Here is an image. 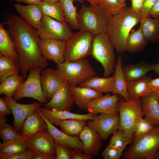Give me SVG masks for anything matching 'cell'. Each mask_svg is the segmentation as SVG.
I'll list each match as a JSON object with an SVG mask.
<instances>
[{
	"mask_svg": "<svg viewBox=\"0 0 159 159\" xmlns=\"http://www.w3.org/2000/svg\"><path fill=\"white\" fill-rule=\"evenodd\" d=\"M12 1H16L19 3L24 2L28 4L38 5L41 0H10Z\"/></svg>",
	"mask_w": 159,
	"mask_h": 159,
	"instance_id": "obj_52",
	"label": "cell"
},
{
	"mask_svg": "<svg viewBox=\"0 0 159 159\" xmlns=\"http://www.w3.org/2000/svg\"><path fill=\"white\" fill-rule=\"evenodd\" d=\"M83 151L77 150L73 149L71 153L72 159H92L93 155H88L82 152Z\"/></svg>",
	"mask_w": 159,
	"mask_h": 159,
	"instance_id": "obj_47",
	"label": "cell"
},
{
	"mask_svg": "<svg viewBox=\"0 0 159 159\" xmlns=\"http://www.w3.org/2000/svg\"><path fill=\"white\" fill-rule=\"evenodd\" d=\"M88 1L90 5H102V0H85Z\"/></svg>",
	"mask_w": 159,
	"mask_h": 159,
	"instance_id": "obj_53",
	"label": "cell"
},
{
	"mask_svg": "<svg viewBox=\"0 0 159 159\" xmlns=\"http://www.w3.org/2000/svg\"><path fill=\"white\" fill-rule=\"evenodd\" d=\"M14 6L21 17L36 30L39 27L43 16L38 5H24L15 3Z\"/></svg>",
	"mask_w": 159,
	"mask_h": 159,
	"instance_id": "obj_23",
	"label": "cell"
},
{
	"mask_svg": "<svg viewBox=\"0 0 159 159\" xmlns=\"http://www.w3.org/2000/svg\"><path fill=\"white\" fill-rule=\"evenodd\" d=\"M77 1L84 3V0H59L64 14L65 21L73 29H80L77 21V6L74 5V2Z\"/></svg>",
	"mask_w": 159,
	"mask_h": 159,
	"instance_id": "obj_33",
	"label": "cell"
},
{
	"mask_svg": "<svg viewBox=\"0 0 159 159\" xmlns=\"http://www.w3.org/2000/svg\"><path fill=\"white\" fill-rule=\"evenodd\" d=\"M150 15L155 19H159V0H157L150 11Z\"/></svg>",
	"mask_w": 159,
	"mask_h": 159,
	"instance_id": "obj_49",
	"label": "cell"
},
{
	"mask_svg": "<svg viewBox=\"0 0 159 159\" xmlns=\"http://www.w3.org/2000/svg\"><path fill=\"white\" fill-rule=\"evenodd\" d=\"M131 142L130 136L127 133L123 130H118L113 134L110 139L109 145L123 152L126 145Z\"/></svg>",
	"mask_w": 159,
	"mask_h": 159,
	"instance_id": "obj_39",
	"label": "cell"
},
{
	"mask_svg": "<svg viewBox=\"0 0 159 159\" xmlns=\"http://www.w3.org/2000/svg\"><path fill=\"white\" fill-rule=\"evenodd\" d=\"M22 75L16 74L9 76L0 81V94L12 97L24 82Z\"/></svg>",
	"mask_w": 159,
	"mask_h": 159,
	"instance_id": "obj_34",
	"label": "cell"
},
{
	"mask_svg": "<svg viewBox=\"0 0 159 159\" xmlns=\"http://www.w3.org/2000/svg\"><path fill=\"white\" fill-rule=\"evenodd\" d=\"M95 34L88 31L80 30L72 32L65 41L64 61H75L91 55L92 42Z\"/></svg>",
	"mask_w": 159,
	"mask_h": 159,
	"instance_id": "obj_6",
	"label": "cell"
},
{
	"mask_svg": "<svg viewBox=\"0 0 159 159\" xmlns=\"http://www.w3.org/2000/svg\"><path fill=\"white\" fill-rule=\"evenodd\" d=\"M69 88L75 103L80 109H84L92 100L103 95L102 93L89 87L69 86Z\"/></svg>",
	"mask_w": 159,
	"mask_h": 159,
	"instance_id": "obj_24",
	"label": "cell"
},
{
	"mask_svg": "<svg viewBox=\"0 0 159 159\" xmlns=\"http://www.w3.org/2000/svg\"><path fill=\"white\" fill-rule=\"evenodd\" d=\"M5 24V21L0 24V56L18 64V54L14 41L9 31L4 27Z\"/></svg>",
	"mask_w": 159,
	"mask_h": 159,
	"instance_id": "obj_22",
	"label": "cell"
},
{
	"mask_svg": "<svg viewBox=\"0 0 159 159\" xmlns=\"http://www.w3.org/2000/svg\"><path fill=\"white\" fill-rule=\"evenodd\" d=\"M40 78L44 95L49 101L65 81L58 74L56 69L51 68L44 69L41 73Z\"/></svg>",
	"mask_w": 159,
	"mask_h": 159,
	"instance_id": "obj_17",
	"label": "cell"
},
{
	"mask_svg": "<svg viewBox=\"0 0 159 159\" xmlns=\"http://www.w3.org/2000/svg\"><path fill=\"white\" fill-rule=\"evenodd\" d=\"M153 70L156 74L159 75V63L156 64Z\"/></svg>",
	"mask_w": 159,
	"mask_h": 159,
	"instance_id": "obj_54",
	"label": "cell"
},
{
	"mask_svg": "<svg viewBox=\"0 0 159 159\" xmlns=\"http://www.w3.org/2000/svg\"><path fill=\"white\" fill-rule=\"evenodd\" d=\"M29 150L26 139L25 138L6 143L0 142V155L14 154Z\"/></svg>",
	"mask_w": 159,
	"mask_h": 159,
	"instance_id": "obj_36",
	"label": "cell"
},
{
	"mask_svg": "<svg viewBox=\"0 0 159 159\" xmlns=\"http://www.w3.org/2000/svg\"><path fill=\"white\" fill-rule=\"evenodd\" d=\"M156 64L141 62L137 64H127L122 67L126 81H134L142 79L147 73L153 70Z\"/></svg>",
	"mask_w": 159,
	"mask_h": 159,
	"instance_id": "obj_25",
	"label": "cell"
},
{
	"mask_svg": "<svg viewBox=\"0 0 159 159\" xmlns=\"http://www.w3.org/2000/svg\"><path fill=\"white\" fill-rule=\"evenodd\" d=\"M153 126L145 118H140L136 123L133 131V141L149 133L153 129Z\"/></svg>",
	"mask_w": 159,
	"mask_h": 159,
	"instance_id": "obj_40",
	"label": "cell"
},
{
	"mask_svg": "<svg viewBox=\"0 0 159 159\" xmlns=\"http://www.w3.org/2000/svg\"><path fill=\"white\" fill-rule=\"evenodd\" d=\"M114 84V77L113 75L108 77H100L93 76L79 85V87H90L100 93H112Z\"/></svg>",
	"mask_w": 159,
	"mask_h": 159,
	"instance_id": "obj_28",
	"label": "cell"
},
{
	"mask_svg": "<svg viewBox=\"0 0 159 159\" xmlns=\"http://www.w3.org/2000/svg\"><path fill=\"white\" fill-rule=\"evenodd\" d=\"M5 99L10 107L14 118L13 127L18 133L21 132L23 123L28 116L41 105L38 102L26 104L17 102L12 97L5 95Z\"/></svg>",
	"mask_w": 159,
	"mask_h": 159,
	"instance_id": "obj_14",
	"label": "cell"
},
{
	"mask_svg": "<svg viewBox=\"0 0 159 159\" xmlns=\"http://www.w3.org/2000/svg\"><path fill=\"white\" fill-rule=\"evenodd\" d=\"M155 92L156 93L158 100L159 102V90H157Z\"/></svg>",
	"mask_w": 159,
	"mask_h": 159,
	"instance_id": "obj_57",
	"label": "cell"
},
{
	"mask_svg": "<svg viewBox=\"0 0 159 159\" xmlns=\"http://www.w3.org/2000/svg\"><path fill=\"white\" fill-rule=\"evenodd\" d=\"M117 107L120 117L118 130L127 133L131 142L136 123L140 118L145 116L141 98L126 100L121 96L117 102Z\"/></svg>",
	"mask_w": 159,
	"mask_h": 159,
	"instance_id": "obj_7",
	"label": "cell"
},
{
	"mask_svg": "<svg viewBox=\"0 0 159 159\" xmlns=\"http://www.w3.org/2000/svg\"><path fill=\"white\" fill-rule=\"evenodd\" d=\"M70 27L66 21L60 22L43 15L40 26L36 31L41 39H52L65 42L72 32Z\"/></svg>",
	"mask_w": 159,
	"mask_h": 159,
	"instance_id": "obj_10",
	"label": "cell"
},
{
	"mask_svg": "<svg viewBox=\"0 0 159 159\" xmlns=\"http://www.w3.org/2000/svg\"><path fill=\"white\" fill-rule=\"evenodd\" d=\"M47 126L45 120L36 109L25 120L20 134L26 139L47 129Z\"/></svg>",
	"mask_w": 159,
	"mask_h": 159,
	"instance_id": "obj_20",
	"label": "cell"
},
{
	"mask_svg": "<svg viewBox=\"0 0 159 159\" xmlns=\"http://www.w3.org/2000/svg\"><path fill=\"white\" fill-rule=\"evenodd\" d=\"M148 41L143 34L141 27L136 31L132 29L125 43V50L130 53H140L146 47Z\"/></svg>",
	"mask_w": 159,
	"mask_h": 159,
	"instance_id": "obj_30",
	"label": "cell"
},
{
	"mask_svg": "<svg viewBox=\"0 0 159 159\" xmlns=\"http://www.w3.org/2000/svg\"><path fill=\"white\" fill-rule=\"evenodd\" d=\"M87 121L85 120L73 119L54 120L50 123L60 126L61 130L66 134L71 136H79Z\"/></svg>",
	"mask_w": 159,
	"mask_h": 159,
	"instance_id": "obj_32",
	"label": "cell"
},
{
	"mask_svg": "<svg viewBox=\"0 0 159 159\" xmlns=\"http://www.w3.org/2000/svg\"><path fill=\"white\" fill-rule=\"evenodd\" d=\"M102 5L109 11L112 15L119 13L126 6L125 3L119 0H102Z\"/></svg>",
	"mask_w": 159,
	"mask_h": 159,
	"instance_id": "obj_41",
	"label": "cell"
},
{
	"mask_svg": "<svg viewBox=\"0 0 159 159\" xmlns=\"http://www.w3.org/2000/svg\"><path fill=\"white\" fill-rule=\"evenodd\" d=\"M79 136L83 143V152L84 153L95 156L99 154L102 140L93 128L86 125Z\"/></svg>",
	"mask_w": 159,
	"mask_h": 159,
	"instance_id": "obj_19",
	"label": "cell"
},
{
	"mask_svg": "<svg viewBox=\"0 0 159 159\" xmlns=\"http://www.w3.org/2000/svg\"><path fill=\"white\" fill-rule=\"evenodd\" d=\"M26 141L29 149L36 153H44L56 157L55 142L47 129L28 138Z\"/></svg>",
	"mask_w": 159,
	"mask_h": 159,
	"instance_id": "obj_15",
	"label": "cell"
},
{
	"mask_svg": "<svg viewBox=\"0 0 159 159\" xmlns=\"http://www.w3.org/2000/svg\"><path fill=\"white\" fill-rule=\"evenodd\" d=\"M12 112L10 107L4 98H0V117H5Z\"/></svg>",
	"mask_w": 159,
	"mask_h": 159,
	"instance_id": "obj_46",
	"label": "cell"
},
{
	"mask_svg": "<svg viewBox=\"0 0 159 159\" xmlns=\"http://www.w3.org/2000/svg\"><path fill=\"white\" fill-rule=\"evenodd\" d=\"M119 125V115L105 113L94 115L93 119L88 120L86 124L93 128L103 141L117 130Z\"/></svg>",
	"mask_w": 159,
	"mask_h": 159,
	"instance_id": "obj_11",
	"label": "cell"
},
{
	"mask_svg": "<svg viewBox=\"0 0 159 159\" xmlns=\"http://www.w3.org/2000/svg\"><path fill=\"white\" fill-rule=\"evenodd\" d=\"M118 94H107L92 100L84 110L94 115L101 113L119 115L117 107L120 97Z\"/></svg>",
	"mask_w": 159,
	"mask_h": 159,
	"instance_id": "obj_13",
	"label": "cell"
},
{
	"mask_svg": "<svg viewBox=\"0 0 159 159\" xmlns=\"http://www.w3.org/2000/svg\"><path fill=\"white\" fill-rule=\"evenodd\" d=\"M157 0H146L139 12L141 18L150 17V11Z\"/></svg>",
	"mask_w": 159,
	"mask_h": 159,
	"instance_id": "obj_45",
	"label": "cell"
},
{
	"mask_svg": "<svg viewBox=\"0 0 159 159\" xmlns=\"http://www.w3.org/2000/svg\"><path fill=\"white\" fill-rule=\"evenodd\" d=\"M20 72L17 63H14L2 56H0V80Z\"/></svg>",
	"mask_w": 159,
	"mask_h": 159,
	"instance_id": "obj_38",
	"label": "cell"
},
{
	"mask_svg": "<svg viewBox=\"0 0 159 159\" xmlns=\"http://www.w3.org/2000/svg\"><path fill=\"white\" fill-rule=\"evenodd\" d=\"M56 70L72 86H78L96 74L89 61L85 59L72 62L64 61L57 64Z\"/></svg>",
	"mask_w": 159,
	"mask_h": 159,
	"instance_id": "obj_5",
	"label": "cell"
},
{
	"mask_svg": "<svg viewBox=\"0 0 159 159\" xmlns=\"http://www.w3.org/2000/svg\"><path fill=\"white\" fill-rule=\"evenodd\" d=\"M144 0V1L146 0Z\"/></svg>",
	"mask_w": 159,
	"mask_h": 159,
	"instance_id": "obj_59",
	"label": "cell"
},
{
	"mask_svg": "<svg viewBox=\"0 0 159 159\" xmlns=\"http://www.w3.org/2000/svg\"><path fill=\"white\" fill-rule=\"evenodd\" d=\"M33 150L29 149L26 151L17 153L0 155V159H33L36 154Z\"/></svg>",
	"mask_w": 159,
	"mask_h": 159,
	"instance_id": "obj_44",
	"label": "cell"
},
{
	"mask_svg": "<svg viewBox=\"0 0 159 159\" xmlns=\"http://www.w3.org/2000/svg\"><path fill=\"white\" fill-rule=\"evenodd\" d=\"M122 153L120 150L109 145L102 152V156L104 159H119Z\"/></svg>",
	"mask_w": 159,
	"mask_h": 159,
	"instance_id": "obj_43",
	"label": "cell"
},
{
	"mask_svg": "<svg viewBox=\"0 0 159 159\" xmlns=\"http://www.w3.org/2000/svg\"><path fill=\"white\" fill-rule=\"evenodd\" d=\"M119 0L122 2L125 3V1L126 0Z\"/></svg>",
	"mask_w": 159,
	"mask_h": 159,
	"instance_id": "obj_58",
	"label": "cell"
},
{
	"mask_svg": "<svg viewBox=\"0 0 159 159\" xmlns=\"http://www.w3.org/2000/svg\"><path fill=\"white\" fill-rule=\"evenodd\" d=\"M151 79V76H145L137 80L126 82V88L130 99L141 97L152 92L149 85Z\"/></svg>",
	"mask_w": 159,
	"mask_h": 159,
	"instance_id": "obj_29",
	"label": "cell"
},
{
	"mask_svg": "<svg viewBox=\"0 0 159 159\" xmlns=\"http://www.w3.org/2000/svg\"><path fill=\"white\" fill-rule=\"evenodd\" d=\"M38 5L43 16H48L60 22L65 21L63 11L59 1L50 3L41 1Z\"/></svg>",
	"mask_w": 159,
	"mask_h": 159,
	"instance_id": "obj_35",
	"label": "cell"
},
{
	"mask_svg": "<svg viewBox=\"0 0 159 159\" xmlns=\"http://www.w3.org/2000/svg\"><path fill=\"white\" fill-rule=\"evenodd\" d=\"M112 16L102 5L83 4L78 11L79 30L90 31L95 35L106 32L107 20Z\"/></svg>",
	"mask_w": 159,
	"mask_h": 159,
	"instance_id": "obj_3",
	"label": "cell"
},
{
	"mask_svg": "<svg viewBox=\"0 0 159 159\" xmlns=\"http://www.w3.org/2000/svg\"><path fill=\"white\" fill-rule=\"evenodd\" d=\"M142 32L148 42L154 43L159 41V19L150 17L141 18Z\"/></svg>",
	"mask_w": 159,
	"mask_h": 159,
	"instance_id": "obj_31",
	"label": "cell"
},
{
	"mask_svg": "<svg viewBox=\"0 0 159 159\" xmlns=\"http://www.w3.org/2000/svg\"><path fill=\"white\" fill-rule=\"evenodd\" d=\"M44 69L39 67L30 69L27 79L22 84L12 96L15 101L25 97H30L37 100L44 105L48 102L43 92L40 75Z\"/></svg>",
	"mask_w": 159,
	"mask_h": 159,
	"instance_id": "obj_9",
	"label": "cell"
},
{
	"mask_svg": "<svg viewBox=\"0 0 159 159\" xmlns=\"http://www.w3.org/2000/svg\"><path fill=\"white\" fill-rule=\"evenodd\" d=\"M153 159H159V149L155 153Z\"/></svg>",
	"mask_w": 159,
	"mask_h": 159,
	"instance_id": "obj_56",
	"label": "cell"
},
{
	"mask_svg": "<svg viewBox=\"0 0 159 159\" xmlns=\"http://www.w3.org/2000/svg\"><path fill=\"white\" fill-rule=\"evenodd\" d=\"M141 18L139 14L126 5L117 14L108 20L106 32L110 37L116 51L122 53L126 51V39L132 28Z\"/></svg>",
	"mask_w": 159,
	"mask_h": 159,
	"instance_id": "obj_2",
	"label": "cell"
},
{
	"mask_svg": "<svg viewBox=\"0 0 159 159\" xmlns=\"http://www.w3.org/2000/svg\"><path fill=\"white\" fill-rule=\"evenodd\" d=\"M37 109L46 122L47 125V129L56 143L68 146L73 149L79 150L83 152V144L79 136H71L60 130L44 116L41 112L39 107Z\"/></svg>",
	"mask_w": 159,
	"mask_h": 159,
	"instance_id": "obj_18",
	"label": "cell"
},
{
	"mask_svg": "<svg viewBox=\"0 0 159 159\" xmlns=\"http://www.w3.org/2000/svg\"><path fill=\"white\" fill-rule=\"evenodd\" d=\"M159 149V125L149 133L134 141L122 155L124 159H153Z\"/></svg>",
	"mask_w": 159,
	"mask_h": 159,
	"instance_id": "obj_8",
	"label": "cell"
},
{
	"mask_svg": "<svg viewBox=\"0 0 159 159\" xmlns=\"http://www.w3.org/2000/svg\"><path fill=\"white\" fill-rule=\"evenodd\" d=\"M40 109L43 115L50 122L54 120L73 119L88 120L93 119L94 117V115L90 112L85 114H79L71 112L70 111L50 110L42 107H40Z\"/></svg>",
	"mask_w": 159,
	"mask_h": 159,
	"instance_id": "obj_26",
	"label": "cell"
},
{
	"mask_svg": "<svg viewBox=\"0 0 159 159\" xmlns=\"http://www.w3.org/2000/svg\"><path fill=\"white\" fill-rule=\"evenodd\" d=\"M131 2L130 8L132 10L136 13L139 12L143 5V0H130Z\"/></svg>",
	"mask_w": 159,
	"mask_h": 159,
	"instance_id": "obj_48",
	"label": "cell"
},
{
	"mask_svg": "<svg viewBox=\"0 0 159 159\" xmlns=\"http://www.w3.org/2000/svg\"><path fill=\"white\" fill-rule=\"evenodd\" d=\"M122 59L120 55H118L117 61L114 67L113 76L114 77V84L112 93L118 94L122 97L125 100L130 99L127 92L126 82L122 70Z\"/></svg>",
	"mask_w": 159,
	"mask_h": 159,
	"instance_id": "obj_27",
	"label": "cell"
},
{
	"mask_svg": "<svg viewBox=\"0 0 159 159\" xmlns=\"http://www.w3.org/2000/svg\"><path fill=\"white\" fill-rule=\"evenodd\" d=\"M5 117H0V135L3 143L25 138L15 130L13 127L6 123ZM26 139V138H25Z\"/></svg>",
	"mask_w": 159,
	"mask_h": 159,
	"instance_id": "obj_37",
	"label": "cell"
},
{
	"mask_svg": "<svg viewBox=\"0 0 159 159\" xmlns=\"http://www.w3.org/2000/svg\"><path fill=\"white\" fill-rule=\"evenodd\" d=\"M114 49L111 40L106 32L95 35L91 55L102 65L105 77H110L114 72L116 61Z\"/></svg>",
	"mask_w": 159,
	"mask_h": 159,
	"instance_id": "obj_4",
	"label": "cell"
},
{
	"mask_svg": "<svg viewBox=\"0 0 159 159\" xmlns=\"http://www.w3.org/2000/svg\"><path fill=\"white\" fill-rule=\"evenodd\" d=\"M149 85L152 92L159 90V77L151 79L149 82Z\"/></svg>",
	"mask_w": 159,
	"mask_h": 159,
	"instance_id": "obj_50",
	"label": "cell"
},
{
	"mask_svg": "<svg viewBox=\"0 0 159 159\" xmlns=\"http://www.w3.org/2000/svg\"><path fill=\"white\" fill-rule=\"evenodd\" d=\"M5 21L14 42L18 55V64L24 79L31 68L39 67L44 69L48 66L49 63L39 51L38 44L41 38L36 30L17 15H8Z\"/></svg>",
	"mask_w": 159,
	"mask_h": 159,
	"instance_id": "obj_1",
	"label": "cell"
},
{
	"mask_svg": "<svg viewBox=\"0 0 159 159\" xmlns=\"http://www.w3.org/2000/svg\"><path fill=\"white\" fill-rule=\"evenodd\" d=\"M41 1L50 3H55L59 1V0H41Z\"/></svg>",
	"mask_w": 159,
	"mask_h": 159,
	"instance_id": "obj_55",
	"label": "cell"
},
{
	"mask_svg": "<svg viewBox=\"0 0 159 159\" xmlns=\"http://www.w3.org/2000/svg\"><path fill=\"white\" fill-rule=\"evenodd\" d=\"M56 159H72V149L68 146L55 143Z\"/></svg>",
	"mask_w": 159,
	"mask_h": 159,
	"instance_id": "obj_42",
	"label": "cell"
},
{
	"mask_svg": "<svg viewBox=\"0 0 159 159\" xmlns=\"http://www.w3.org/2000/svg\"><path fill=\"white\" fill-rule=\"evenodd\" d=\"M74 103L69 85L65 80L51 99L44 106L50 110L70 111Z\"/></svg>",
	"mask_w": 159,
	"mask_h": 159,
	"instance_id": "obj_16",
	"label": "cell"
},
{
	"mask_svg": "<svg viewBox=\"0 0 159 159\" xmlns=\"http://www.w3.org/2000/svg\"><path fill=\"white\" fill-rule=\"evenodd\" d=\"M141 98L145 118L153 126L159 125V102L155 92Z\"/></svg>",
	"mask_w": 159,
	"mask_h": 159,
	"instance_id": "obj_21",
	"label": "cell"
},
{
	"mask_svg": "<svg viewBox=\"0 0 159 159\" xmlns=\"http://www.w3.org/2000/svg\"><path fill=\"white\" fill-rule=\"evenodd\" d=\"M65 42L54 39H40L38 44L40 53L45 60L59 64L64 61Z\"/></svg>",
	"mask_w": 159,
	"mask_h": 159,
	"instance_id": "obj_12",
	"label": "cell"
},
{
	"mask_svg": "<svg viewBox=\"0 0 159 159\" xmlns=\"http://www.w3.org/2000/svg\"><path fill=\"white\" fill-rule=\"evenodd\" d=\"M55 156L42 153H36L33 159H54Z\"/></svg>",
	"mask_w": 159,
	"mask_h": 159,
	"instance_id": "obj_51",
	"label": "cell"
}]
</instances>
